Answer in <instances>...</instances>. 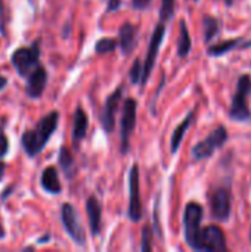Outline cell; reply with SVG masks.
I'll list each match as a JSON object with an SVG mask.
<instances>
[{"mask_svg": "<svg viewBox=\"0 0 251 252\" xmlns=\"http://www.w3.org/2000/svg\"><path fill=\"white\" fill-rule=\"evenodd\" d=\"M164 32H166V28L163 24H158L152 32V37H151V43H149V49H148V55H146V61L143 63V71H142V80H141V84L143 86L149 75H151V71L154 68V63L157 61V56H158V50H160V46H161V41L164 38Z\"/></svg>", "mask_w": 251, "mask_h": 252, "instance_id": "10", "label": "cell"}, {"mask_svg": "<svg viewBox=\"0 0 251 252\" xmlns=\"http://www.w3.org/2000/svg\"><path fill=\"white\" fill-rule=\"evenodd\" d=\"M120 4H121V0H108V7H107V10H108V12H114V10H117V9L120 7Z\"/></svg>", "mask_w": 251, "mask_h": 252, "instance_id": "29", "label": "cell"}, {"mask_svg": "<svg viewBox=\"0 0 251 252\" xmlns=\"http://www.w3.org/2000/svg\"><path fill=\"white\" fill-rule=\"evenodd\" d=\"M3 10H4V7H3V1L0 0V22H1V18H3Z\"/></svg>", "mask_w": 251, "mask_h": 252, "instance_id": "34", "label": "cell"}, {"mask_svg": "<svg viewBox=\"0 0 251 252\" xmlns=\"http://www.w3.org/2000/svg\"><path fill=\"white\" fill-rule=\"evenodd\" d=\"M61 220H62V226L65 229V232L68 233V236L80 247H84L86 244V235L84 230L81 227V223L78 220V214L75 211V208L65 202L61 208Z\"/></svg>", "mask_w": 251, "mask_h": 252, "instance_id": "5", "label": "cell"}, {"mask_svg": "<svg viewBox=\"0 0 251 252\" xmlns=\"http://www.w3.org/2000/svg\"><path fill=\"white\" fill-rule=\"evenodd\" d=\"M47 84V71L44 66L38 65L28 77H27V84H25V94L30 99H38Z\"/></svg>", "mask_w": 251, "mask_h": 252, "instance_id": "12", "label": "cell"}, {"mask_svg": "<svg viewBox=\"0 0 251 252\" xmlns=\"http://www.w3.org/2000/svg\"><path fill=\"white\" fill-rule=\"evenodd\" d=\"M1 229H3V227H1V223H0V239H1L3 236H4V232H3Z\"/></svg>", "mask_w": 251, "mask_h": 252, "instance_id": "35", "label": "cell"}, {"mask_svg": "<svg viewBox=\"0 0 251 252\" xmlns=\"http://www.w3.org/2000/svg\"><path fill=\"white\" fill-rule=\"evenodd\" d=\"M228 140V131L225 127H217L215 131H212L203 142H198L192 149L194 159H206L210 155H213L225 142Z\"/></svg>", "mask_w": 251, "mask_h": 252, "instance_id": "4", "label": "cell"}, {"mask_svg": "<svg viewBox=\"0 0 251 252\" xmlns=\"http://www.w3.org/2000/svg\"><path fill=\"white\" fill-rule=\"evenodd\" d=\"M130 201H129V219L132 221H139L142 217V205H141V195H139V167L135 164L130 170Z\"/></svg>", "mask_w": 251, "mask_h": 252, "instance_id": "11", "label": "cell"}, {"mask_svg": "<svg viewBox=\"0 0 251 252\" xmlns=\"http://www.w3.org/2000/svg\"><path fill=\"white\" fill-rule=\"evenodd\" d=\"M173 10H175V0H161V10H160V16L161 21H169L173 16Z\"/></svg>", "mask_w": 251, "mask_h": 252, "instance_id": "24", "label": "cell"}, {"mask_svg": "<svg viewBox=\"0 0 251 252\" xmlns=\"http://www.w3.org/2000/svg\"><path fill=\"white\" fill-rule=\"evenodd\" d=\"M7 151H9V142L6 139V136L0 133V159L7 154Z\"/></svg>", "mask_w": 251, "mask_h": 252, "instance_id": "27", "label": "cell"}, {"mask_svg": "<svg viewBox=\"0 0 251 252\" xmlns=\"http://www.w3.org/2000/svg\"><path fill=\"white\" fill-rule=\"evenodd\" d=\"M41 188L52 195H58L62 190L61 182H59V176H58V170L53 165H49L43 170L41 173V179H40Z\"/></svg>", "mask_w": 251, "mask_h": 252, "instance_id": "14", "label": "cell"}, {"mask_svg": "<svg viewBox=\"0 0 251 252\" xmlns=\"http://www.w3.org/2000/svg\"><path fill=\"white\" fill-rule=\"evenodd\" d=\"M59 165L68 179H71L75 174V162H74L71 152L67 148H61L59 151Z\"/></svg>", "mask_w": 251, "mask_h": 252, "instance_id": "20", "label": "cell"}, {"mask_svg": "<svg viewBox=\"0 0 251 252\" xmlns=\"http://www.w3.org/2000/svg\"><path fill=\"white\" fill-rule=\"evenodd\" d=\"M87 127H89V118L86 112L81 108H77L74 112V123H72V140L75 145H78L86 137Z\"/></svg>", "mask_w": 251, "mask_h": 252, "instance_id": "17", "label": "cell"}, {"mask_svg": "<svg viewBox=\"0 0 251 252\" xmlns=\"http://www.w3.org/2000/svg\"><path fill=\"white\" fill-rule=\"evenodd\" d=\"M251 93L250 75H243L238 80L237 92L234 94L232 106H231V118L235 121H249L251 120V111L247 105V97Z\"/></svg>", "mask_w": 251, "mask_h": 252, "instance_id": "3", "label": "cell"}, {"mask_svg": "<svg viewBox=\"0 0 251 252\" xmlns=\"http://www.w3.org/2000/svg\"><path fill=\"white\" fill-rule=\"evenodd\" d=\"M195 251H226V239L220 227L207 226L198 235Z\"/></svg>", "mask_w": 251, "mask_h": 252, "instance_id": "7", "label": "cell"}, {"mask_svg": "<svg viewBox=\"0 0 251 252\" xmlns=\"http://www.w3.org/2000/svg\"><path fill=\"white\" fill-rule=\"evenodd\" d=\"M250 46H251V41H249V43L246 44V47H250Z\"/></svg>", "mask_w": 251, "mask_h": 252, "instance_id": "36", "label": "cell"}, {"mask_svg": "<svg viewBox=\"0 0 251 252\" xmlns=\"http://www.w3.org/2000/svg\"><path fill=\"white\" fill-rule=\"evenodd\" d=\"M136 27L132 25V24H124L121 28H120V47H121V52L127 56L130 55L135 47H136Z\"/></svg>", "mask_w": 251, "mask_h": 252, "instance_id": "16", "label": "cell"}, {"mask_svg": "<svg viewBox=\"0 0 251 252\" xmlns=\"http://www.w3.org/2000/svg\"><path fill=\"white\" fill-rule=\"evenodd\" d=\"M203 220V208L197 202H189L185 210V217H183V224H185V236L188 245L194 250L197 245L198 235L201 232L200 224Z\"/></svg>", "mask_w": 251, "mask_h": 252, "instance_id": "6", "label": "cell"}, {"mask_svg": "<svg viewBox=\"0 0 251 252\" xmlns=\"http://www.w3.org/2000/svg\"><path fill=\"white\" fill-rule=\"evenodd\" d=\"M142 71H143V66L141 63V61L136 59L135 63H133V66H132V69H130V81L133 84H138L142 80Z\"/></svg>", "mask_w": 251, "mask_h": 252, "instance_id": "25", "label": "cell"}, {"mask_svg": "<svg viewBox=\"0 0 251 252\" xmlns=\"http://www.w3.org/2000/svg\"><path fill=\"white\" fill-rule=\"evenodd\" d=\"M192 120H194V112H191V114H189V115L176 127V130H175V133H173V136H172V142H170L172 154H176V152H178V149H179V146H180V143H182V140H183V136H185L186 130H188L189 126L192 124Z\"/></svg>", "mask_w": 251, "mask_h": 252, "instance_id": "18", "label": "cell"}, {"mask_svg": "<svg viewBox=\"0 0 251 252\" xmlns=\"http://www.w3.org/2000/svg\"><path fill=\"white\" fill-rule=\"evenodd\" d=\"M49 238H50V236H49V235H46L44 238H40L37 242H38V244H44V242H47V239H49Z\"/></svg>", "mask_w": 251, "mask_h": 252, "instance_id": "33", "label": "cell"}, {"mask_svg": "<svg viewBox=\"0 0 251 252\" xmlns=\"http://www.w3.org/2000/svg\"><path fill=\"white\" fill-rule=\"evenodd\" d=\"M4 170H6V164L4 162H0V182L4 176Z\"/></svg>", "mask_w": 251, "mask_h": 252, "instance_id": "31", "label": "cell"}, {"mask_svg": "<svg viewBox=\"0 0 251 252\" xmlns=\"http://www.w3.org/2000/svg\"><path fill=\"white\" fill-rule=\"evenodd\" d=\"M12 189H13V186H10L9 189H6V190L3 192V195H1V201H4V199H6V196H9V195H10V190H12Z\"/></svg>", "mask_w": 251, "mask_h": 252, "instance_id": "32", "label": "cell"}, {"mask_svg": "<svg viewBox=\"0 0 251 252\" xmlns=\"http://www.w3.org/2000/svg\"><path fill=\"white\" fill-rule=\"evenodd\" d=\"M10 62L15 71L27 78L40 65V41L36 40L30 47H18L12 53Z\"/></svg>", "mask_w": 251, "mask_h": 252, "instance_id": "2", "label": "cell"}, {"mask_svg": "<svg viewBox=\"0 0 251 252\" xmlns=\"http://www.w3.org/2000/svg\"><path fill=\"white\" fill-rule=\"evenodd\" d=\"M203 30H204V40H213L219 32V21L213 16H204L203 19Z\"/></svg>", "mask_w": 251, "mask_h": 252, "instance_id": "21", "label": "cell"}, {"mask_svg": "<svg viewBox=\"0 0 251 252\" xmlns=\"http://www.w3.org/2000/svg\"><path fill=\"white\" fill-rule=\"evenodd\" d=\"M192 47V41H191V35L189 31L186 28L185 21H180V34H179V43H178V55L180 58H185Z\"/></svg>", "mask_w": 251, "mask_h": 252, "instance_id": "19", "label": "cell"}, {"mask_svg": "<svg viewBox=\"0 0 251 252\" xmlns=\"http://www.w3.org/2000/svg\"><path fill=\"white\" fill-rule=\"evenodd\" d=\"M6 84H7V78L3 77V75H0V92L6 87Z\"/></svg>", "mask_w": 251, "mask_h": 252, "instance_id": "30", "label": "cell"}, {"mask_svg": "<svg viewBox=\"0 0 251 252\" xmlns=\"http://www.w3.org/2000/svg\"><path fill=\"white\" fill-rule=\"evenodd\" d=\"M151 0H132V6L135 9H146L149 6Z\"/></svg>", "mask_w": 251, "mask_h": 252, "instance_id": "28", "label": "cell"}, {"mask_svg": "<svg viewBox=\"0 0 251 252\" xmlns=\"http://www.w3.org/2000/svg\"><path fill=\"white\" fill-rule=\"evenodd\" d=\"M238 43H240L238 38H231V40L217 43V44L209 47V55H210V56H222V55L228 53L229 50H232Z\"/></svg>", "mask_w": 251, "mask_h": 252, "instance_id": "22", "label": "cell"}, {"mask_svg": "<svg viewBox=\"0 0 251 252\" xmlns=\"http://www.w3.org/2000/svg\"><path fill=\"white\" fill-rule=\"evenodd\" d=\"M136 108L138 103L135 99H127L123 106V114H121V152L126 154L129 149V139L135 130L136 126Z\"/></svg>", "mask_w": 251, "mask_h": 252, "instance_id": "8", "label": "cell"}, {"mask_svg": "<svg viewBox=\"0 0 251 252\" xmlns=\"http://www.w3.org/2000/svg\"><path fill=\"white\" fill-rule=\"evenodd\" d=\"M58 123L59 114L58 111H52L47 115H44L31 130L24 131L21 137V145L30 158L37 157L44 149L46 143L50 140L52 134L58 128Z\"/></svg>", "mask_w": 251, "mask_h": 252, "instance_id": "1", "label": "cell"}, {"mask_svg": "<svg viewBox=\"0 0 251 252\" xmlns=\"http://www.w3.org/2000/svg\"><path fill=\"white\" fill-rule=\"evenodd\" d=\"M115 47H117V41H115L114 38H111V37H104V38H101V40L96 43L95 50H96V53L104 55V53L112 52Z\"/></svg>", "mask_w": 251, "mask_h": 252, "instance_id": "23", "label": "cell"}, {"mask_svg": "<svg viewBox=\"0 0 251 252\" xmlns=\"http://www.w3.org/2000/svg\"><path fill=\"white\" fill-rule=\"evenodd\" d=\"M123 94V89L118 87L112 94L108 96L105 105H104V111L101 115V121H102V127L107 133H111L114 130L115 126V112L118 109V103Z\"/></svg>", "mask_w": 251, "mask_h": 252, "instance_id": "13", "label": "cell"}, {"mask_svg": "<svg viewBox=\"0 0 251 252\" xmlns=\"http://www.w3.org/2000/svg\"><path fill=\"white\" fill-rule=\"evenodd\" d=\"M210 210L216 220L226 221L231 214V192L226 188H217L210 195Z\"/></svg>", "mask_w": 251, "mask_h": 252, "instance_id": "9", "label": "cell"}, {"mask_svg": "<svg viewBox=\"0 0 251 252\" xmlns=\"http://www.w3.org/2000/svg\"><path fill=\"white\" fill-rule=\"evenodd\" d=\"M86 213L89 217V224H90V230L92 235L96 236L101 232V217H102V210L99 205V201L95 196H90L86 201Z\"/></svg>", "mask_w": 251, "mask_h": 252, "instance_id": "15", "label": "cell"}, {"mask_svg": "<svg viewBox=\"0 0 251 252\" xmlns=\"http://www.w3.org/2000/svg\"><path fill=\"white\" fill-rule=\"evenodd\" d=\"M142 250L151 251V229L148 226L143 227V232H142Z\"/></svg>", "mask_w": 251, "mask_h": 252, "instance_id": "26", "label": "cell"}]
</instances>
